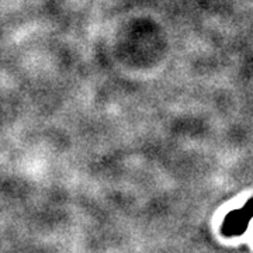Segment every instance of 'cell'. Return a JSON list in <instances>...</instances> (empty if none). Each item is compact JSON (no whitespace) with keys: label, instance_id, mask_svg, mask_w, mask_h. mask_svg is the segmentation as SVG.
Masks as SVG:
<instances>
[{"label":"cell","instance_id":"cell-1","mask_svg":"<svg viewBox=\"0 0 253 253\" xmlns=\"http://www.w3.org/2000/svg\"><path fill=\"white\" fill-rule=\"evenodd\" d=\"M253 217V199H251L244 207L231 211L224 219L222 234L225 236H239L245 232L249 225V221Z\"/></svg>","mask_w":253,"mask_h":253}]
</instances>
